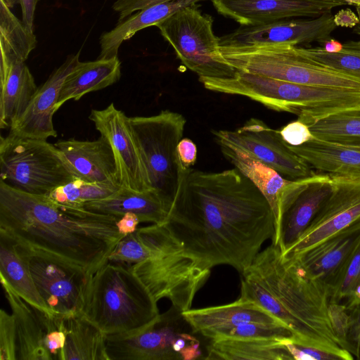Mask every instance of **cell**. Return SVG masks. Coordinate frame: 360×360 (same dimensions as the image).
<instances>
[{
    "instance_id": "1",
    "label": "cell",
    "mask_w": 360,
    "mask_h": 360,
    "mask_svg": "<svg viewBox=\"0 0 360 360\" xmlns=\"http://www.w3.org/2000/svg\"><path fill=\"white\" fill-rule=\"evenodd\" d=\"M163 224L202 268L226 264L241 274L275 235L268 201L236 167L217 172L183 169Z\"/></svg>"
},
{
    "instance_id": "2",
    "label": "cell",
    "mask_w": 360,
    "mask_h": 360,
    "mask_svg": "<svg viewBox=\"0 0 360 360\" xmlns=\"http://www.w3.org/2000/svg\"><path fill=\"white\" fill-rule=\"evenodd\" d=\"M120 217L59 205L46 195L21 191L0 181V229L32 246L94 274L124 236Z\"/></svg>"
},
{
    "instance_id": "3",
    "label": "cell",
    "mask_w": 360,
    "mask_h": 360,
    "mask_svg": "<svg viewBox=\"0 0 360 360\" xmlns=\"http://www.w3.org/2000/svg\"><path fill=\"white\" fill-rule=\"evenodd\" d=\"M240 298L254 302L292 333L293 343L352 360L342 348L328 315L326 288L307 276L295 259L271 243L242 273Z\"/></svg>"
},
{
    "instance_id": "4",
    "label": "cell",
    "mask_w": 360,
    "mask_h": 360,
    "mask_svg": "<svg viewBox=\"0 0 360 360\" xmlns=\"http://www.w3.org/2000/svg\"><path fill=\"white\" fill-rule=\"evenodd\" d=\"M79 313L106 335L142 329L160 314L157 302L130 266L112 262L93 274Z\"/></svg>"
},
{
    "instance_id": "5",
    "label": "cell",
    "mask_w": 360,
    "mask_h": 360,
    "mask_svg": "<svg viewBox=\"0 0 360 360\" xmlns=\"http://www.w3.org/2000/svg\"><path fill=\"white\" fill-rule=\"evenodd\" d=\"M150 256L130 269L158 302L169 299L181 311L190 309L197 292L205 285L210 269L187 255L164 224L137 229Z\"/></svg>"
},
{
    "instance_id": "6",
    "label": "cell",
    "mask_w": 360,
    "mask_h": 360,
    "mask_svg": "<svg viewBox=\"0 0 360 360\" xmlns=\"http://www.w3.org/2000/svg\"><path fill=\"white\" fill-rule=\"evenodd\" d=\"M226 63L236 71L285 82L360 91V77L305 56L292 44L219 46Z\"/></svg>"
},
{
    "instance_id": "7",
    "label": "cell",
    "mask_w": 360,
    "mask_h": 360,
    "mask_svg": "<svg viewBox=\"0 0 360 360\" xmlns=\"http://www.w3.org/2000/svg\"><path fill=\"white\" fill-rule=\"evenodd\" d=\"M129 122L149 188L170 210L183 170L177 146L183 138L186 120L179 112L163 110L155 115L130 117Z\"/></svg>"
},
{
    "instance_id": "8",
    "label": "cell",
    "mask_w": 360,
    "mask_h": 360,
    "mask_svg": "<svg viewBox=\"0 0 360 360\" xmlns=\"http://www.w3.org/2000/svg\"><path fill=\"white\" fill-rule=\"evenodd\" d=\"M182 312L172 306L142 329L106 335L109 360L203 359L200 341Z\"/></svg>"
},
{
    "instance_id": "9",
    "label": "cell",
    "mask_w": 360,
    "mask_h": 360,
    "mask_svg": "<svg viewBox=\"0 0 360 360\" xmlns=\"http://www.w3.org/2000/svg\"><path fill=\"white\" fill-rule=\"evenodd\" d=\"M0 176L14 188L34 195H48L76 179L55 144L8 135L1 138Z\"/></svg>"
},
{
    "instance_id": "10",
    "label": "cell",
    "mask_w": 360,
    "mask_h": 360,
    "mask_svg": "<svg viewBox=\"0 0 360 360\" xmlns=\"http://www.w3.org/2000/svg\"><path fill=\"white\" fill-rule=\"evenodd\" d=\"M156 27L181 63L199 77H229L236 73L221 54L212 17L195 4L181 8Z\"/></svg>"
},
{
    "instance_id": "11",
    "label": "cell",
    "mask_w": 360,
    "mask_h": 360,
    "mask_svg": "<svg viewBox=\"0 0 360 360\" xmlns=\"http://www.w3.org/2000/svg\"><path fill=\"white\" fill-rule=\"evenodd\" d=\"M14 238L39 293L53 314L68 317L79 313L93 274L81 265Z\"/></svg>"
},
{
    "instance_id": "12",
    "label": "cell",
    "mask_w": 360,
    "mask_h": 360,
    "mask_svg": "<svg viewBox=\"0 0 360 360\" xmlns=\"http://www.w3.org/2000/svg\"><path fill=\"white\" fill-rule=\"evenodd\" d=\"M212 132L218 144L229 145L248 153L286 179L295 180L314 173L307 162L290 149L278 130L258 118L249 119L236 130Z\"/></svg>"
},
{
    "instance_id": "13",
    "label": "cell",
    "mask_w": 360,
    "mask_h": 360,
    "mask_svg": "<svg viewBox=\"0 0 360 360\" xmlns=\"http://www.w3.org/2000/svg\"><path fill=\"white\" fill-rule=\"evenodd\" d=\"M333 188L309 226L283 253L298 256L333 235L360 223V180L333 176Z\"/></svg>"
},
{
    "instance_id": "14",
    "label": "cell",
    "mask_w": 360,
    "mask_h": 360,
    "mask_svg": "<svg viewBox=\"0 0 360 360\" xmlns=\"http://www.w3.org/2000/svg\"><path fill=\"white\" fill-rule=\"evenodd\" d=\"M333 16L332 12H328L315 18H289L259 25H240L219 37V44L229 46L324 43L330 39L337 27Z\"/></svg>"
},
{
    "instance_id": "15",
    "label": "cell",
    "mask_w": 360,
    "mask_h": 360,
    "mask_svg": "<svg viewBox=\"0 0 360 360\" xmlns=\"http://www.w3.org/2000/svg\"><path fill=\"white\" fill-rule=\"evenodd\" d=\"M89 118L112 148L120 186L136 191L150 190L129 117L111 103L103 110H92Z\"/></svg>"
},
{
    "instance_id": "16",
    "label": "cell",
    "mask_w": 360,
    "mask_h": 360,
    "mask_svg": "<svg viewBox=\"0 0 360 360\" xmlns=\"http://www.w3.org/2000/svg\"><path fill=\"white\" fill-rule=\"evenodd\" d=\"M217 11L240 25L315 18L347 4L345 0H211Z\"/></svg>"
},
{
    "instance_id": "17",
    "label": "cell",
    "mask_w": 360,
    "mask_h": 360,
    "mask_svg": "<svg viewBox=\"0 0 360 360\" xmlns=\"http://www.w3.org/2000/svg\"><path fill=\"white\" fill-rule=\"evenodd\" d=\"M80 51L71 54L47 80L38 88L27 108L9 129L8 136L47 140L57 136L53 116L59 93L65 77L79 62Z\"/></svg>"
},
{
    "instance_id": "18",
    "label": "cell",
    "mask_w": 360,
    "mask_h": 360,
    "mask_svg": "<svg viewBox=\"0 0 360 360\" xmlns=\"http://www.w3.org/2000/svg\"><path fill=\"white\" fill-rule=\"evenodd\" d=\"M359 240L360 223H358L292 259L307 276L324 285L329 293L340 280Z\"/></svg>"
},
{
    "instance_id": "19",
    "label": "cell",
    "mask_w": 360,
    "mask_h": 360,
    "mask_svg": "<svg viewBox=\"0 0 360 360\" xmlns=\"http://www.w3.org/2000/svg\"><path fill=\"white\" fill-rule=\"evenodd\" d=\"M0 280L15 318L17 360H53L46 348V338L65 317L50 316L34 307L22 299L4 279Z\"/></svg>"
},
{
    "instance_id": "20",
    "label": "cell",
    "mask_w": 360,
    "mask_h": 360,
    "mask_svg": "<svg viewBox=\"0 0 360 360\" xmlns=\"http://www.w3.org/2000/svg\"><path fill=\"white\" fill-rule=\"evenodd\" d=\"M65 157L76 179L120 187L112 148L103 136L94 141L75 139L54 143Z\"/></svg>"
},
{
    "instance_id": "21",
    "label": "cell",
    "mask_w": 360,
    "mask_h": 360,
    "mask_svg": "<svg viewBox=\"0 0 360 360\" xmlns=\"http://www.w3.org/2000/svg\"><path fill=\"white\" fill-rule=\"evenodd\" d=\"M182 314L195 334L210 340L219 338L228 330L250 322L285 326L258 304L240 297L230 304L190 309Z\"/></svg>"
},
{
    "instance_id": "22",
    "label": "cell",
    "mask_w": 360,
    "mask_h": 360,
    "mask_svg": "<svg viewBox=\"0 0 360 360\" xmlns=\"http://www.w3.org/2000/svg\"><path fill=\"white\" fill-rule=\"evenodd\" d=\"M333 188L332 176L314 173L284 213L278 247L283 253L309 226Z\"/></svg>"
},
{
    "instance_id": "23",
    "label": "cell",
    "mask_w": 360,
    "mask_h": 360,
    "mask_svg": "<svg viewBox=\"0 0 360 360\" xmlns=\"http://www.w3.org/2000/svg\"><path fill=\"white\" fill-rule=\"evenodd\" d=\"M219 145L224 156L258 188L268 201L275 222L272 244L277 246L282 221L281 199L291 180L241 149L224 143Z\"/></svg>"
},
{
    "instance_id": "24",
    "label": "cell",
    "mask_w": 360,
    "mask_h": 360,
    "mask_svg": "<svg viewBox=\"0 0 360 360\" xmlns=\"http://www.w3.org/2000/svg\"><path fill=\"white\" fill-rule=\"evenodd\" d=\"M0 127L10 129L27 108L38 87L24 61L1 58Z\"/></svg>"
},
{
    "instance_id": "25",
    "label": "cell",
    "mask_w": 360,
    "mask_h": 360,
    "mask_svg": "<svg viewBox=\"0 0 360 360\" xmlns=\"http://www.w3.org/2000/svg\"><path fill=\"white\" fill-rule=\"evenodd\" d=\"M288 146L311 169L360 180V146L339 144L314 137L301 146Z\"/></svg>"
},
{
    "instance_id": "26",
    "label": "cell",
    "mask_w": 360,
    "mask_h": 360,
    "mask_svg": "<svg viewBox=\"0 0 360 360\" xmlns=\"http://www.w3.org/2000/svg\"><path fill=\"white\" fill-rule=\"evenodd\" d=\"M82 207L95 213L120 217L131 212L136 214L141 222L155 224H163L169 211L155 191H136L124 186L110 196L86 202Z\"/></svg>"
},
{
    "instance_id": "27",
    "label": "cell",
    "mask_w": 360,
    "mask_h": 360,
    "mask_svg": "<svg viewBox=\"0 0 360 360\" xmlns=\"http://www.w3.org/2000/svg\"><path fill=\"white\" fill-rule=\"evenodd\" d=\"M200 0H169L150 6L131 14L110 31L100 37L101 51L98 59L117 56L118 50L124 41L131 39L137 32L158 23L186 6L196 4Z\"/></svg>"
},
{
    "instance_id": "28",
    "label": "cell",
    "mask_w": 360,
    "mask_h": 360,
    "mask_svg": "<svg viewBox=\"0 0 360 360\" xmlns=\"http://www.w3.org/2000/svg\"><path fill=\"white\" fill-rule=\"evenodd\" d=\"M121 77V63L117 56L79 62L65 77L55 109L66 101H78L85 94L116 83Z\"/></svg>"
},
{
    "instance_id": "29",
    "label": "cell",
    "mask_w": 360,
    "mask_h": 360,
    "mask_svg": "<svg viewBox=\"0 0 360 360\" xmlns=\"http://www.w3.org/2000/svg\"><path fill=\"white\" fill-rule=\"evenodd\" d=\"M0 272V278L25 302L50 316H57L53 314L39 293L28 266L16 248L15 238L1 229Z\"/></svg>"
},
{
    "instance_id": "30",
    "label": "cell",
    "mask_w": 360,
    "mask_h": 360,
    "mask_svg": "<svg viewBox=\"0 0 360 360\" xmlns=\"http://www.w3.org/2000/svg\"><path fill=\"white\" fill-rule=\"evenodd\" d=\"M288 340L266 339L219 338L206 347L204 359L292 360Z\"/></svg>"
},
{
    "instance_id": "31",
    "label": "cell",
    "mask_w": 360,
    "mask_h": 360,
    "mask_svg": "<svg viewBox=\"0 0 360 360\" xmlns=\"http://www.w3.org/2000/svg\"><path fill=\"white\" fill-rule=\"evenodd\" d=\"M66 341L58 360H109L106 334L81 313L65 317Z\"/></svg>"
},
{
    "instance_id": "32",
    "label": "cell",
    "mask_w": 360,
    "mask_h": 360,
    "mask_svg": "<svg viewBox=\"0 0 360 360\" xmlns=\"http://www.w3.org/2000/svg\"><path fill=\"white\" fill-rule=\"evenodd\" d=\"M37 45L36 36L0 0L1 58L25 61Z\"/></svg>"
},
{
    "instance_id": "33",
    "label": "cell",
    "mask_w": 360,
    "mask_h": 360,
    "mask_svg": "<svg viewBox=\"0 0 360 360\" xmlns=\"http://www.w3.org/2000/svg\"><path fill=\"white\" fill-rule=\"evenodd\" d=\"M309 129L316 139L360 146V106L330 114L309 126Z\"/></svg>"
},
{
    "instance_id": "34",
    "label": "cell",
    "mask_w": 360,
    "mask_h": 360,
    "mask_svg": "<svg viewBox=\"0 0 360 360\" xmlns=\"http://www.w3.org/2000/svg\"><path fill=\"white\" fill-rule=\"evenodd\" d=\"M119 188L120 187L89 183L75 179L58 186L46 195L59 205L82 207L86 202L110 196Z\"/></svg>"
},
{
    "instance_id": "35",
    "label": "cell",
    "mask_w": 360,
    "mask_h": 360,
    "mask_svg": "<svg viewBox=\"0 0 360 360\" xmlns=\"http://www.w3.org/2000/svg\"><path fill=\"white\" fill-rule=\"evenodd\" d=\"M355 27L354 32L359 39L342 44V48L338 52L329 53L321 46H299V49L305 56L313 60L360 77V23Z\"/></svg>"
},
{
    "instance_id": "36",
    "label": "cell",
    "mask_w": 360,
    "mask_h": 360,
    "mask_svg": "<svg viewBox=\"0 0 360 360\" xmlns=\"http://www.w3.org/2000/svg\"><path fill=\"white\" fill-rule=\"evenodd\" d=\"M329 303L343 304L349 311L360 304V240L340 280L328 293Z\"/></svg>"
},
{
    "instance_id": "37",
    "label": "cell",
    "mask_w": 360,
    "mask_h": 360,
    "mask_svg": "<svg viewBox=\"0 0 360 360\" xmlns=\"http://www.w3.org/2000/svg\"><path fill=\"white\" fill-rule=\"evenodd\" d=\"M226 338L280 340L293 342L292 334L286 326L282 324L258 322H250L236 326L224 333L219 338Z\"/></svg>"
},
{
    "instance_id": "38",
    "label": "cell",
    "mask_w": 360,
    "mask_h": 360,
    "mask_svg": "<svg viewBox=\"0 0 360 360\" xmlns=\"http://www.w3.org/2000/svg\"><path fill=\"white\" fill-rule=\"evenodd\" d=\"M150 256V251L136 232L124 236L108 257L107 262L130 266L142 262Z\"/></svg>"
},
{
    "instance_id": "39",
    "label": "cell",
    "mask_w": 360,
    "mask_h": 360,
    "mask_svg": "<svg viewBox=\"0 0 360 360\" xmlns=\"http://www.w3.org/2000/svg\"><path fill=\"white\" fill-rule=\"evenodd\" d=\"M0 360H17V333L15 318L0 311Z\"/></svg>"
},
{
    "instance_id": "40",
    "label": "cell",
    "mask_w": 360,
    "mask_h": 360,
    "mask_svg": "<svg viewBox=\"0 0 360 360\" xmlns=\"http://www.w3.org/2000/svg\"><path fill=\"white\" fill-rule=\"evenodd\" d=\"M328 315L336 337L342 348L348 351L349 311L343 304L331 302L328 304Z\"/></svg>"
},
{
    "instance_id": "41",
    "label": "cell",
    "mask_w": 360,
    "mask_h": 360,
    "mask_svg": "<svg viewBox=\"0 0 360 360\" xmlns=\"http://www.w3.org/2000/svg\"><path fill=\"white\" fill-rule=\"evenodd\" d=\"M283 141L288 146H299L314 138L309 127L302 121H292L278 130Z\"/></svg>"
},
{
    "instance_id": "42",
    "label": "cell",
    "mask_w": 360,
    "mask_h": 360,
    "mask_svg": "<svg viewBox=\"0 0 360 360\" xmlns=\"http://www.w3.org/2000/svg\"><path fill=\"white\" fill-rule=\"evenodd\" d=\"M167 1L169 0H116L112 8L119 14L117 22H120L134 12Z\"/></svg>"
},
{
    "instance_id": "43",
    "label": "cell",
    "mask_w": 360,
    "mask_h": 360,
    "mask_svg": "<svg viewBox=\"0 0 360 360\" xmlns=\"http://www.w3.org/2000/svg\"><path fill=\"white\" fill-rule=\"evenodd\" d=\"M287 347L292 356L296 360H338V358L328 352L297 345L292 342L287 343Z\"/></svg>"
},
{
    "instance_id": "44",
    "label": "cell",
    "mask_w": 360,
    "mask_h": 360,
    "mask_svg": "<svg viewBox=\"0 0 360 360\" xmlns=\"http://www.w3.org/2000/svg\"><path fill=\"white\" fill-rule=\"evenodd\" d=\"M65 319L60 325L51 330L46 338V348L53 360L57 359L60 351L64 347L65 344L67 332Z\"/></svg>"
},
{
    "instance_id": "45",
    "label": "cell",
    "mask_w": 360,
    "mask_h": 360,
    "mask_svg": "<svg viewBox=\"0 0 360 360\" xmlns=\"http://www.w3.org/2000/svg\"><path fill=\"white\" fill-rule=\"evenodd\" d=\"M177 155L182 169L191 168L197 159L195 143L188 138H182L177 146Z\"/></svg>"
},
{
    "instance_id": "46",
    "label": "cell",
    "mask_w": 360,
    "mask_h": 360,
    "mask_svg": "<svg viewBox=\"0 0 360 360\" xmlns=\"http://www.w3.org/2000/svg\"><path fill=\"white\" fill-rule=\"evenodd\" d=\"M349 314L348 351L354 356L355 349L360 342V304L349 310Z\"/></svg>"
},
{
    "instance_id": "47",
    "label": "cell",
    "mask_w": 360,
    "mask_h": 360,
    "mask_svg": "<svg viewBox=\"0 0 360 360\" xmlns=\"http://www.w3.org/2000/svg\"><path fill=\"white\" fill-rule=\"evenodd\" d=\"M6 4L12 8L19 4L22 12V21L25 26L34 32V12L37 3L41 0H4Z\"/></svg>"
},
{
    "instance_id": "48",
    "label": "cell",
    "mask_w": 360,
    "mask_h": 360,
    "mask_svg": "<svg viewBox=\"0 0 360 360\" xmlns=\"http://www.w3.org/2000/svg\"><path fill=\"white\" fill-rule=\"evenodd\" d=\"M336 26L354 28L360 23V19L350 8H343L338 11L333 16Z\"/></svg>"
},
{
    "instance_id": "49",
    "label": "cell",
    "mask_w": 360,
    "mask_h": 360,
    "mask_svg": "<svg viewBox=\"0 0 360 360\" xmlns=\"http://www.w3.org/2000/svg\"><path fill=\"white\" fill-rule=\"evenodd\" d=\"M140 222L136 214L128 212L123 214L117 220L116 225L119 233L123 236H126L135 232Z\"/></svg>"
},
{
    "instance_id": "50",
    "label": "cell",
    "mask_w": 360,
    "mask_h": 360,
    "mask_svg": "<svg viewBox=\"0 0 360 360\" xmlns=\"http://www.w3.org/2000/svg\"><path fill=\"white\" fill-rule=\"evenodd\" d=\"M323 50L329 53L338 52L342 48V43L333 39H330L323 43V46H321Z\"/></svg>"
},
{
    "instance_id": "51",
    "label": "cell",
    "mask_w": 360,
    "mask_h": 360,
    "mask_svg": "<svg viewBox=\"0 0 360 360\" xmlns=\"http://www.w3.org/2000/svg\"><path fill=\"white\" fill-rule=\"evenodd\" d=\"M347 4L354 5L356 8H360V0H345Z\"/></svg>"
},
{
    "instance_id": "52",
    "label": "cell",
    "mask_w": 360,
    "mask_h": 360,
    "mask_svg": "<svg viewBox=\"0 0 360 360\" xmlns=\"http://www.w3.org/2000/svg\"><path fill=\"white\" fill-rule=\"evenodd\" d=\"M354 359L360 360V342L356 346L354 353Z\"/></svg>"
},
{
    "instance_id": "53",
    "label": "cell",
    "mask_w": 360,
    "mask_h": 360,
    "mask_svg": "<svg viewBox=\"0 0 360 360\" xmlns=\"http://www.w3.org/2000/svg\"><path fill=\"white\" fill-rule=\"evenodd\" d=\"M356 11H357V14H358L357 15L360 19V8H356Z\"/></svg>"
}]
</instances>
